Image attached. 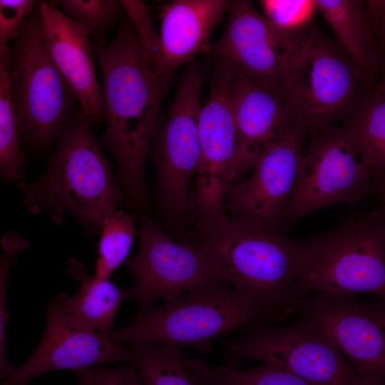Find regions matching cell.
Listing matches in <instances>:
<instances>
[{"mask_svg": "<svg viewBox=\"0 0 385 385\" xmlns=\"http://www.w3.org/2000/svg\"><path fill=\"white\" fill-rule=\"evenodd\" d=\"M103 76L106 130L99 140L114 158L125 202L136 209L149 204L145 183L146 156L163 122L161 104L171 78L148 63L138 34L127 15L114 39L96 43Z\"/></svg>", "mask_w": 385, "mask_h": 385, "instance_id": "1", "label": "cell"}, {"mask_svg": "<svg viewBox=\"0 0 385 385\" xmlns=\"http://www.w3.org/2000/svg\"><path fill=\"white\" fill-rule=\"evenodd\" d=\"M185 241L196 245L233 289L260 304L271 320L289 314L306 239L291 238L255 221L228 219L195 225Z\"/></svg>", "mask_w": 385, "mask_h": 385, "instance_id": "2", "label": "cell"}, {"mask_svg": "<svg viewBox=\"0 0 385 385\" xmlns=\"http://www.w3.org/2000/svg\"><path fill=\"white\" fill-rule=\"evenodd\" d=\"M92 125L78 103L43 175L17 185L30 213L44 212L54 224L73 215L88 235L100 232L103 220L125 202Z\"/></svg>", "mask_w": 385, "mask_h": 385, "instance_id": "3", "label": "cell"}, {"mask_svg": "<svg viewBox=\"0 0 385 385\" xmlns=\"http://www.w3.org/2000/svg\"><path fill=\"white\" fill-rule=\"evenodd\" d=\"M384 287L385 219L377 210L349 217L330 231L306 239L289 306L315 293L380 296Z\"/></svg>", "mask_w": 385, "mask_h": 385, "instance_id": "4", "label": "cell"}, {"mask_svg": "<svg viewBox=\"0 0 385 385\" xmlns=\"http://www.w3.org/2000/svg\"><path fill=\"white\" fill-rule=\"evenodd\" d=\"M269 320L260 304L225 284L183 294L135 314L127 326L111 330L110 337L118 343L190 347L206 354L214 339Z\"/></svg>", "mask_w": 385, "mask_h": 385, "instance_id": "5", "label": "cell"}, {"mask_svg": "<svg viewBox=\"0 0 385 385\" xmlns=\"http://www.w3.org/2000/svg\"><path fill=\"white\" fill-rule=\"evenodd\" d=\"M8 76L21 138L37 150L58 145L79 101L44 45L36 4L11 45Z\"/></svg>", "mask_w": 385, "mask_h": 385, "instance_id": "6", "label": "cell"}, {"mask_svg": "<svg viewBox=\"0 0 385 385\" xmlns=\"http://www.w3.org/2000/svg\"><path fill=\"white\" fill-rule=\"evenodd\" d=\"M280 88L294 124L306 135L348 118L371 89L340 45L312 28L289 63Z\"/></svg>", "mask_w": 385, "mask_h": 385, "instance_id": "7", "label": "cell"}, {"mask_svg": "<svg viewBox=\"0 0 385 385\" xmlns=\"http://www.w3.org/2000/svg\"><path fill=\"white\" fill-rule=\"evenodd\" d=\"M205 78L202 66L189 63L148 153L157 172L158 210L180 240L190 217L189 184L200 165V93Z\"/></svg>", "mask_w": 385, "mask_h": 385, "instance_id": "8", "label": "cell"}, {"mask_svg": "<svg viewBox=\"0 0 385 385\" xmlns=\"http://www.w3.org/2000/svg\"><path fill=\"white\" fill-rule=\"evenodd\" d=\"M221 344L227 363L233 366L259 360L314 385H351L359 379L327 334L305 316L285 327H247Z\"/></svg>", "mask_w": 385, "mask_h": 385, "instance_id": "9", "label": "cell"}, {"mask_svg": "<svg viewBox=\"0 0 385 385\" xmlns=\"http://www.w3.org/2000/svg\"><path fill=\"white\" fill-rule=\"evenodd\" d=\"M139 250L124 265L135 279L133 298L142 314L158 299L229 284L194 244L177 242L146 215L139 217Z\"/></svg>", "mask_w": 385, "mask_h": 385, "instance_id": "10", "label": "cell"}, {"mask_svg": "<svg viewBox=\"0 0 385 385\" xmlns=\"http://www.w3.org/2000/svg\"><path fill=\"white\" fill-rule=\"evenodd\" d=\"M372 193L371 172L361 162L344 126L332 124L314 133L303 151L289 217L293 222L338 203L352 207Z\"/></svg>", "mask_w": 385, "mask_h": 385, "instance_id": "11", "label": "cell"}, {"mask_svg": "<svg viewBox=\"0 0 385 385\" xmlns=\"http://www.w3.org/2000/svg\"><path fill=\"white\" fill-rule=\"evenodd\" d=\"M235 76L216 66L199 118L200 165L194 197L195 225L227 220L225 200L237 179L238 141L233 108Z\"/></svg>", "mask_w": 385, "mask_h": 385, "instance_id": "12", "label": "cell"}, {"mask_svg": "<svg viewBox=\"0 0 385 385\" xmlns=\"http://www.w3.org/2000/svg\"><path fill=\"white\" fill-rule=\"evenodd\" d=\"M315 322L348 359L360 379L385 385V306L351 294L315 293L293 302L290 314Z\"/></svg>", "mask_w": 385, "mask_h": 385, "instance_id": "13", "label": "cell"}, {"mask_svg": "<svg viewBox=\"0 0 385 385\" xmlns=\"http://www.w3.org/2000/svg\"><path fill=\"white\" fill-rule=\"evenodd\" d=\"M227 13L224 33L210 53L217 66L236 77L280 86L307 30L297 34L279 30L250 1H232Z\"/></svg>", "mask_w": 385, "mask_h": 385, "instance_id": "14", "label": "cell"}, {"mask_svg": "<svg viewBox=\"0 0 385 385\" xmlns=\"http://www.w3.org/2000/svg\"><path fill=\"white\" fill-rule=\"evenodd\" d=\"M305 135L294 125L262 155L247 180L230 186L225 200L230 220L255 221L283 233L290 226L288 209Z\"/></svg>", "mask_w": 385, "mask_h": 385, "instance_id": "15", "label": "cell"}, {"mask_svg": "<svg viewBox=\"0 0 385 385\" xmlns=\"http://www.w3.org/2000/svg\"><path fill=\"white\" fill-rule=\"evenodd\" d=\"M125 361H128V346L76 321L54 297L48 305L46 327L37 346L1 383L26 385L36 376L51 371H76Z\"/></svg>", "mask_w": 385, "mask_h": 385, "instance_id": "16", "label": "cell"}, {"mask_svg": "<svg viewBox=\"0 0 385 385\" xmlns=\"http://www.w3.org/2000/svg\"><path fill=\"white\" fill-rule=\"evenodd\" d=\"M233 108L237 179L296 125L279 86L235 76Z\"/></svg>", "mask_w": 385, "mask_h": 385, "instance_id": "17", "label": "cell"}, {"mask_svg": "<svg viewBox=\"0 0 385 385\" xmlns=\"http://www.w3.org/2000/svg\"><path fill=\"white\" fill-rule=\"evenodd\" d=\"M36 5L48 52L73 88L86 116L93 124H101L106 121L104 105L90 34L50 2L38 1Z\"/></svg>", "mask_w": 385, "mask_h": 385, "instance_id": "18", "label": "cell"}, {"mask_svg": "<svg viewBox=\"0 0 385 385\" xmlns=\"http://www.w3.org/2000/svg\"><path fill=\"white\" fill-rule=\"evenodd\" d=\"M232 1L173 0L160 9L158 71L172 78L174 71L201 53L212 51L210 36Z\"/></svg>", "mask_w": 385, "mask_h": 385, "instance_id": "19", "label": "cell"}, {"mask_svg": "<svg viewBox=\"0 0 385 385\" xmlns=\"http://www.w3.org/2000/svg\"><path fill=\"white\" fill-rule=\"evenodd\" d=\"M316 4L336 35L337 42L372 88L380 67V58L365 1L316 0Z\"/></svg>", "mask_w": 385, "mask_h": 385, "instance_id": "20", "label": "cell"}, {"mask_svg": "<svg viewBox=\"0 0 385 385\" xmlns=\"http://www.w3.org/2000/svg\"><path fill=\"white\" fill-rule=\"evenodd\" d=\"M67 270L80 282V287L74 295L61 294L56 299L76 321L110 335L119 307L133 298L132 289L120 288L108 278L88 274L83 264L76 257L68 260Z\"/></svg>", "mask_w": 385, "mask_h": 385, "instance_id": "21", "label": "cell"}, {"mask_svg": "<svg viewBox=\"0 0 385 385\" xmlns=\"http://www.w3.org/2000/svg\"><path fill=\"white\" fill-rule=\"evenodd\" d=\"M363 164L385 173V78L369 90L343 125Z\"/></svg>", "mask_w": 385, "mask_h": 385, "instance_id": "22", "label": "cell"}, {"mask_svg": "<svg viewBox=\"0 0 385 385\" xmlns=\"http://www.w3.org/2000/svg\"><path fill=\"white\" fill-rule=\"evenodd\" d=\"M181 357L186 369L207 385H314L291 372L266 364L240 369L227 363L212 365L183 352Z\"/></svg>", "mask_w": 385, "mask_h": 385, "instance_id": "23", "label": "cell"}, {"mask_svg": "<svg viewBox=\"0 0 385 385\" xmlns=\"http://www.w3.org/2000/svg\"><path fill=\"white\" fill-rule=\"evenodd\" d=\"M11 45L0 51V174L8 183H24L26 157L20 144L17 118L8 76Z\"/></svg>", "mask_w": 385, "mask_h": 385, "instance_id": "24", "label": "cell"}, {"mask_svg": "<svg viewBox=\"0 0 385 385\" xmlns=\"http://www.w3.org/2000/svg\"><path fill=\"white\" fill-rule=\"evenodd\" d=\"M180 349L167 344L132 343L128 361L134 363L145 385H200L182 361Z\"/></svg>", "mask_w": 385, "mask_h": 385, "instance_id": "25", "label": "cell"}, {"mask_svg": "<svg viewBox=\"0 0 385 385\" xmlns=\"http://www.w3.org/2000/svg\"><path fill=\"white\" fill-rule=\"evenodd\" d=\"M137 220L136 215L119 209L103 220L100 231L95 275L108 278L125 263L135 236Z\"/></svg>", "mask_w": 385, "mask_h": 385, "instance_id": "26", "label": "cell"}, {"mask_svg": "<svg viewBox=\"0 0 385 385\" xmlns=\"http://www.w3.org/2000/svg\"><path fill=\"white\" fill-rule=\"evenodd\" d=\"M61 6L63 12L74 20L96 39V43L104 44L108 30L115 26L123 9L116 0H59L50 1Z\"/></svg>", "mask_w": 385, "mask_h": 385, "instance_id": "27", "label": "cell"}, {"mask_svg": "<svg viewBox=\"0 0 385 385\" xmlns=\"http://www.w3.org/2000/svg\"><path fill=\"white\" fill-rule=\"evenodd\" d=\"M29 242L16 231L6 232L1 237L0 255V380L2 382L16 369L8 359L6 327L9 320L6 309V288L9 270L15 256L25 250Z\"/></svg>", "mask_w": 385, "mask_h": 385, "instance_id": "28", "label": "cell"}, {"mask_svg": "<svg viewBox=\"0 0 385 385\" xmlns=\"http://www.w3.org/2000/svg\"><path fill=\"white\" fill-rule=\"evenodd\" d=\"M262 14L279 30L291 34L310 29L316 12V0H261Z\"/></svg>", "mask_w": 385, "mask_h": 385, "instance_id": "29", "label": "cell"}, {"mask_svg": "<svg viewBox=\"0 0 385 385\" xmlns=\"http://www.w3.org/2000/svg\"><path fill=\"white\" fill-rule=\"evenodd\" d=\"M120 2L138 34L146 61L160 74L158 68L159 34L154 29L148 8L142 1Z\"/></svg>", "mask_w": 385, "mask_h": 385, "instance_id": "30", "label": "cell"}, {"mask_svg": "<svg viewBox=\"0 0 385 385\" xmlns=\"http://www.w3.org/2000/svg\"><path fill=\"white\" fill-rule=\"evenodd\" d=\"M74 373V385H145L131 361L113 367L92 366Z\"/></svg>", "mask_w": 385, "mask_h": 385, "instance_id": "31", "label": "cell"}, {"mask_svg": "<svg viewBox=\"0 0 385 385\" xmlns=\"http://www.w3.org/2000/svg\"><path fill=\"white\" fill-rule=\"evenodd\" d=\"M36 4L33 0L0 1V50L9 45L11 39L17 38L24 21L33 12Z\"/></svg>", "mask_w": 385, "mask_h": 385, "instance_id": "32", "label": "cell"}, {"mask_svg": "<svg viewBox=\"0 0 385 385\" xmlns=\"http://www.w3.org/2000/svg\"><path fill=\"white\" fill-rule=\"evenodd\" d=\"M365 6L372 29L385 53V0L365 1Z\"/></svg>", "mask_w": 385, "mask_h": 385, "instance_id": "33", "label": "cell"}, {"mask_svg": "<svg viewBox=\"0 0 385 385\" xmlns=\"http://www.w3.org/2000/svg\"><path fill=\"white\" fill-rule=\"evenodd\" d=\"M372 175L374 193L378 195L380 202L378 211L385 219V173H372Z\"/></svg>", "mask_w": 385, "mask_h": 385, "instance_id": "34", "label": "cell"}, {"mask_svg": "<svg viewBox=\"0 0 385 385\" xmlns=\"http://www.w3.org/2000/svg\"><path fill=\"white\" fill-rule=\"evenodd\" d=\"M351 385H379V384H372L359 378L358 380H356L355 382H354Z\"/></svg>", "mask_w": 385, "mask_h": 385, "instance_id": "35", "label": "cell"}, {"mask_svg": "<svg viewBox=\"0 0 385 385\" xmlns=\"http://www.w3.org/2000/svg\"><path fill=\"white\" fill-rule=\"evenodd\" d=\"M381 297H382L384 299H385V287L381 293V294L380 295Z\"/></svg>", "mask_w": 385, "mask_h": 385, "instance_id": "36", "label": "cell"}, {"mask_svg": "<svg viewBox=\"0 0 385 385\" xmlns=\"http://www.w3.org/2000/svg\"><path fill=\"white\" fill-rule=\"evenodd\" d=\"M196 379V378H195ZM197 381L199 382L200 385H207L206 384H205L204 382H202L200 381Z\"/></svg>", "mask_w": 385, "mask_h": 385, "instance_id": "37", "label": "cell"}]
</instances>
